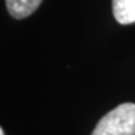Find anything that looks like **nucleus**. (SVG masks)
I'll return each instance as SVG.
<instances>
[{"label": "nucleus", "instance_id": "obj_1", "mask_svg": "<svg viewBox=\"0 0 135 135\" xmlns=\"http://www.w3.org/2000/svg\"><path fill=\"white\" fill-rule=\"evenodd\" d=\"M91 135H135V104L124 103L101 118Z\"/></svg>", "mask_w": 135, "mask_h": 135}, {"label": "nucleus", "instance_id": "obj_2", "mask_svg": "<svg viewBox=\"0 0 135 135\" xmlns=\"http://www.w3.org/2000/svg\"><path fill=\"white\" fill-rule=\"evenodd\" d=\"M43 0H6V8L14 19H25L38 9Z\"/></svg>", "mask_w": 135, "mask_h": 135}, {"label": "nucleus", "instance_id": "obj_3", "mask_svg": "<svg viewBox=\"0 0 135 135\" xmlns=\"http://www.w3.org/2000/svg\"><path fill=\"white\" fill-rule=\"evenodd\" d=\"M113 14L119 24L135 23V0H113Z\"/></svg>", "mask_w": 135, "mask_h": 135}, {"label": "nucleus", "instance_id": "obj_4", "mask_svg": "<svg viewBox=\"0 0 135 135\" xmlns=\"http://www.w3.org/2000/svg\"><path fill=\"white\" fill-rule=\"evenodd\" d=\"M0 135H4V129H3V128L0 129Z\"/></svg>", "mask_w": 135, "mask_h": 135}]
</instances>
